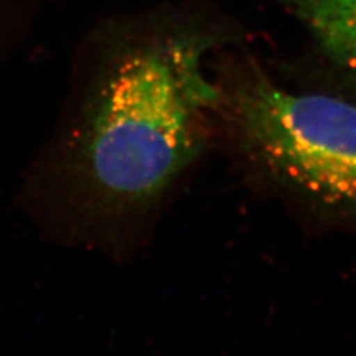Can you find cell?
Wrapping results in <instances>:
<instances>
[{"mask_svg":"<svg viewBox=\"0 0 356 356\" xmlns=\"http://www.w3.org/2000/svg\"><path fill=\"white\" fill-rule=\"evenodd\" d=\"M183 49L134 55L99 88L86 129L83 163L106 202L159 193L199 146V111L214 89Z\"/></svg>","mask_w":356,"mask_h":356,"instance_id":"obj_1","label":"cell"},{"mask_svg":"<svg viewBox=\"0 0 356 356\" xmlns=\"http://www.w3.org/2000/svg\"><path fill=\"white\" fill-rule=\"evenodd\" d=\"M226 107L245 150L275 181L356 216V104L255 76L230 88Z\"/></svg>","mask_w":356,"mask_h":356,"instance_id":"obj_2","label":"cell"},{"mask_svg":"<svg viewBox=\"0 0 356 356\" xmlns=\"http://www.w3.org/2000/svg\"><path fill=\"white\" fill-rule=\"evenodd\" d=\"M310 30L328 57L356 73V0H276Z\"/></svg>","mask_w":356,"mask_h":356,"instance_id":"obj_3","label":"cell"}]
</instances>
